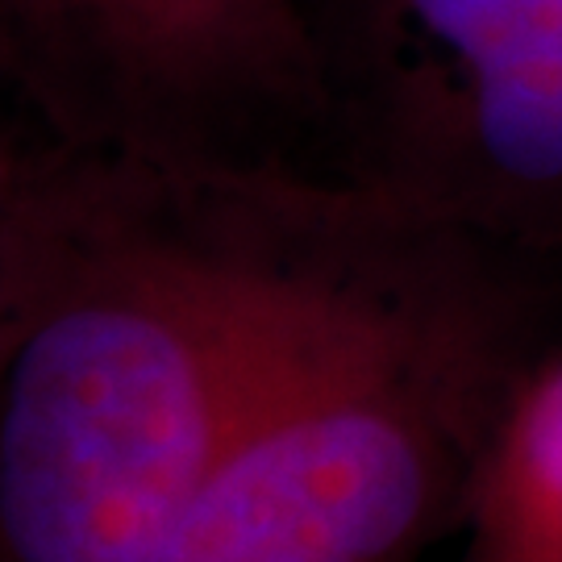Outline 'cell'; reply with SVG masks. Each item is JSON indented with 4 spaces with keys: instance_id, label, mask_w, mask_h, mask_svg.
Wrapping results in <instances>:
<instances>
[{
    "instance_id": "obj_6",
    "label": "cell",
    "mask_w": 562,
    "mask_h": 562,
    "mask_svg": "<svg viewBox=\"0 0 562 562\" xmlns=\"http://www.w3.org/2000/svg\"><path fill=\"white\" fill-rule=\"evenodd\" d=\"M18 134H21V117L13 113V104L0 97V188H4V171H9V155H13ZM0 350H4V308H0Z\"/></svg>"
},
{
    "instance_id": "obj_4",
    "label": "cell",
    "mask_w": 562,
    "mask_h": 562,
    "mask_svg": "<svg viewBox=\"0 0 562 562\" xmlns=\"http://www.w3.org/2000/svg\"><path fill=\"white\" fill-rule=\"evenodd\" d=\"M0 97L76 150L322 162L304 0H0Z\"/></svg>"
},
{
    "instance_id": "obj_2",
    "label": "cell",
    "mask_w": 562,
    "mask_h": 562,
    "mask_svg": "<svg viewBox=\"0 0 562 562\" xmlns=\"http://www.w3.org/2000/svg\"><path fill=\"white\" fill-rule=\"evenodd\" d=\"M529 341L517 250L371 192L167 562H422L467 517Z\"/></svg>"
},
{
    "instance_id": "obj_1",
    "label": "cell",
    "mask_w": 562,
    "mask_h": 562,
    "mask_svg": "<svg viewBox=\"0 0 562 562\" xmlns=\"http://www.w3.org/2000/svg\"><path fill=\"white\" fill-rule=\"evenodd\" d=\"M308 162L76 150L0 188V562H167L367 217Z\"/></svg>"
},
{
    "instance_id": "obj_5",
    "label": "cell",
    "mask_w": 562,
    "mask_h": 562,
    "mask_svg": "<svg viewBox=\"0 0 562 562\" xmlns=\"http://www.w3.org/2000/svg\"><path fill=\"white\" fill-rule=\"evenodd\" d=\"M459 529V562H562V355L513 387Z\"/></svg>"
},
{
    "instance_id": "obj_3",
    "label": "cell",
    "mask_w": 562,
    "mask_h": 562,
    "mask_svg": "<svg viewBox=\"0 0 562 562\" xmlns=\"http://www.w3.org/2000/svg\"><path fill=\"white\" fill-rule=\"evenodd\" d=\"M322 167L504 250L562 241V0H304Z\"/></svg>"
}]
</instances>
